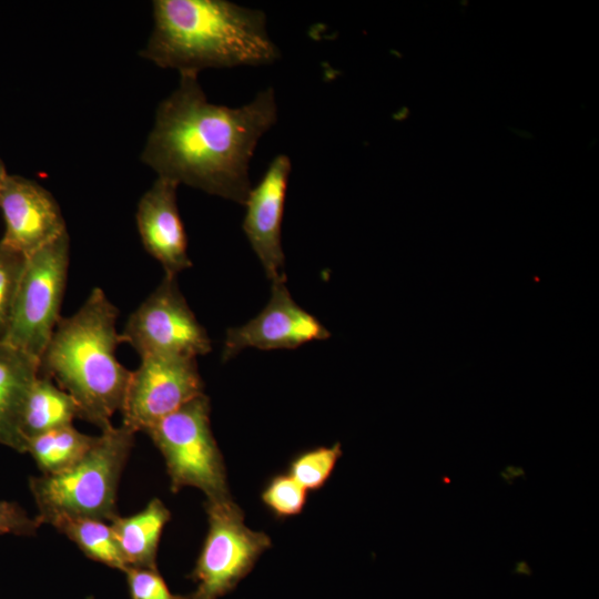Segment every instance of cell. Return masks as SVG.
<instances>
[{
    "mask_svg": "<svg viewBox=\"0 0 599 599\" xmlns=\"http://www.w3.org/2000/svg\"><path fill=\"white\" fill-rule=\"evenodd\" d=\"M276 121L272 87L230 108L209 102L196 74H180L177 88L156 109L141 160L159 177L244 205L251 159Z\"/></svg>",
    "mask_w": 599,
    "mask_h": 599,
    "instance_id": "6da1fadb",
    "label": "cell"
},
{
    "mask_svg": "<svg viewBox=\"0 0 599 599\" xmlns=\"http://www.w3.org/2000/svg\"><path fill=\"white\" fill-rule=\"evenodd\" d=\"M153 30L140 55L180 74L272 64L281 51L266 16L225 0L153 1Z\"/></svg>",
    "mask_w": 599,
    "mask_h": 599,
    "instance_id": "7a4b0ae2",
    "label": "cell"
},
{
    "mask_svg": "<svg viewBox=\"0 0 599 599\" xmlns=\"http://www.w3.org/2000/svg\"><path fill=\"white\" fill-rule=\"evenodd\" d=\"M119 311L104 291L92 288L82 306L60 318L40 359L39 373L77 403L79 418L110 428L121 412L131 370L116 358L123 343L116 331Z\"/></svg>",
    "mask_w": 599,
    "mask_h": 599,
    "instance_id": "3957f363",
    "label": "cell"
},
{
    "mask_svg": "<svg viewBox=\"0 0 599 599\" xmlns=\"http://www.w3.org/2000/svg\"><path fill=\"white\" fill-rule=\"evenodd\" d=\"M135 433L124 425L101 432L89 451L69 469L31 477L30 491L38 520L55 526L67 519L89 518L110 522L116 514L121 474Z\"/></svg>",
    "mask_w": 599,
    "mask_h": 599,
    "instance_id": "277c9868",
    "label": "cell"
},
{
    "mask_svg": "<svg viewBox=\"0 0 599 599\" xmlns=\"http://www.w3.org/2000/svg\"><path fill=\"white\" fill-rule=\"evenodd\" d=\"M210 399L202 394L162 418L145 434L164 457L171 490L195 487L206 500L230 497L226 470L210 423Z\"/></svg>",
    "mask_w": 599,
    "mask_h": 599,
    "instance_id": "5b68a950",
    "label": "cell"
},
{
    "mask_svg": "<svg viewBox=\"0 0 599 599\" xmlns=\"http://www.w3.org/2000/svg\"><path fill=\"white\" fill-rule=\"evenodd\" d=\"M69 256L68 232L27 256L4 343L40 359L61 318Z\"/></svg>",
    "mask_w": 599,
    "mask_h": 599,
    "instance_id": "8992f818",
    "label": "cell"
},
{
    "mask_svg": "<svg viewBox=\"0 0 599 599\" xmlns=\"http://www.w3.org/2000/svg\"><path fill=\"white\" fill-rule=\"evenodd\" d=\"M209 529L191 575L196 588L187 599H219L233 590L267 550L271 538L244 522L231 499L206 500Z\"/></svg>",
    "mask_w": 599,
    "mask_h": 599,
    "instance_id": "52a82bcc",
    "label": "cell"
},
{
    "mask_svg": "<svg viewBox=\"0 0 599 599\" xmlns=\"http://www.w3.org/2000/svg\"><path fill=\"white\" fill-rule=\"evenodd\" d=\"M121 337L141 358H196L212 349L205 328L177 287L176 276L169 275L130 315Z\"/></svg>",
    "mask_w": 599,
    "mask_h": 599,
    "instance_id": "ba28073f",
    "label": "cell"
},
{
    "mask_svg": "<svg viewBox=\"0 0 599 599\" xmlns=\"http://www.w3.org/2000/svg\"><path fill=\"white\" fill-rule=\"evenodd\" d=\"M196 358L146 356L131 370L121 408L123 423L134 433H145L203 393Z\"/></svg>",
    "mask_w": 599,
    "mask_h": 599,
    "instance_id": "9c48e42d",
    "label": "cell"
},
{
    "mask_svg": "<svg viewBox=\"0 0 599 599\" xmlns=\"http://www.w3.org/2000/svg\"><path fill=\"white\" fill-rule=\"evenodd\" d=\"M329 337V332L292 298L285 281L272 282L271 300L253 319L227 329L222 353L226 362L247 347L296 348Z\"/></svg>",
    "mask_w": 599,
    "mask_h": 599,
    "instance_id": "30bf717a",
    "label": "cell"
},
{
    "mask_svg": "<svg viewBox=\"0 0 599 599\" xmlns=\"http://www.w3.org/2000/svg\"><path fill=\"white\" fill-rule=\"evenodd\" d=\"M7 246L29 256L68 232L60 206L53 195L20 175L9 174L0 194Z\"/></svg>",
    "mask_w": 599,
    "mask_h": 599,
    "instance_id": "8fae6325",
    "label": "cell"
},
{
    "mask_svg": "<svg viewBox=\"0 0 599 599\" xmlns=\"http://www.w3.org/2000/svg\"><path fill=\"white\" fill-rule=\"evenodd\" d=\"M291 171L290 158L276 155L244 204V233L272 282L286 281L282 223Z\"/></svg>",
    "mask_w": 599,
    "mask_h": 599,
    "instance_id": "7c38bea8",
    "label": "cell"
},
{
    "mask_svg": "<svg viewBox=\"0 0 599 599\" xmlns=\"http://www.w3.org/2000/svg\"><path fill=\"white\" fill-rule=\"evenodd\" d=\"M177 186L158 176L140 199L136 210V226L142 244L169 276H176L192 266L186 233L177 209Z\"/></svg>",
    "mask_w": 599,
    "mask_h": 599,
    "instance_id": "4fadbf2b",
    "label": "cell"
},
{
    "mask_svg": "<svg viewBox=\"0 0 599 599\" xmlns=\"http://www.w3.org/2000/svg\"><path fill=\"white\" fill-rule=\"evenodd\" d=\"M39 374L38 358L0 342V445L19 453H27L21 423Z\"/></svg>",
    "mask_w": 599,
    "mask_h": 599,
    "instance_id": "5bb4252c",
    "label": "cell"
},
{
    "mask_svg": "<svg viewBox=\"0 0 599 599\" xmlns=\"http://www.w3.org/2000/svg\"><path fill=\"white\" fill-rule=\"evenodd\" d=\"M170 518L166 506L159 498H153L141 511L129 517L116 515L110 521L129 567L158 569V547Z\"/></svg>",
    "mask_w": 599,
    "mask_h": 599,
    "instance_id": "9a60e30c",
    "label": "cell"
},
{
    "mask_svg": "<svg viewBox=\"0 0 599 599\" xmlns=\"http://www.w3.org/2000/svg\"><path fill=\"white\" fill-rule=\"evenodd\" d=\"M79 418L74 399L53 380L39 374L23 410L21 433L27 440Z\"/></svg>",
    "mask_w": 599,
    "mask_h": 599,
    "instance_id": "2e32d148",
    "label": "cell"
},
{
    "mask_svg": "<svg viewBox=\"0 0 599 599\" xmlns=\"http://www.w3.org/2000/svg\"><path fill=\"white\" fill-rule=\"evenodd\" d=\"M97 437L68 425L29 439L27 453L32 456L42 475H54L75 465L93 446Z\"/></svg>",
    "mask_w": 599,
    "mask_h": 599,
    "instance_id": "e0dca14e",
    "label": "cell"
},
{
    "mask_svg": "<svg viewBox=\"0 0 599 599\" xmlns=\"http://www.w3.org/2000/svg\"><path fill=\"white\" fill-rule=\"evenodd\" d=\"M54 528L73 541L90 559L122 571L128 569L110 522L77 518L60 521Z\"/></svg>",
    "mask_w": 599,
    "mask_h": 599,
    "instance_id": "ac0fdd59",
    "label": "cell"
},
{
    "mask_svg": "<svg viewBox=\"0 0 599 599\" xmlns=\"http://www.w3.org/2000/svg\"><path fill=\"white\" fill-rule=\"evenodd\" d=\"M341 456L339 443L309 449L291 461L287 474L304 489L317 490L328 480Z\"/></svg>",
    "mask_w": 599,
    "mask_h": 599,
    "instance_id": "d6986e66",
    "label": "cell"
},
{
    "mask_svg": "<svg viewBox=\"0 0 599 599\" xmlns=\"http://www.w3.org/2000/svg\"><path fill=\"white\" fill-rule=\"evenodd\" d=\"M26 258L0 241V342L4 341L10 325Z\"/></svg>",
    "mask_w": 599,
    "mask_h": 599,
    "instance_id": "ffe728a7",
    "label": "cell"
},
{
    "mask_svg": "<svg viewBox=\"0 0 599 599\" xmlns=\"http://www.w3.org/2000/svg\"><path fill=\"white\" fill-rule=\"evenodd\" d=\"M306 491L291 475L281 474L268 481L261 497L275 516L291 517L302 512Z\"/></svg>",
    "mask_w": 599,
    "mask_h": 599,
    "instance_id": "44dd1931",
    "label": "cell"
},
{
    "mask_svg": "<svg viewBox=\"0 0 599 599\" xmlns=\"http://www.w3.org/2000/svg\"><path fill=\"white\" fill-rule=\"evenodd\" d=\"M124 572L131 599H187L173 595L158 569L129 567Z\"/></svg>",
    "mask_w": 599,
    "mask_h": 599,
    "instance_id": "7402d4cb",
    "label": "cell"
},
{
    "mask_svg": "<svg viewBox=\"0 0 599 599\" xmlns=\"http://www.w3.org/2000/svg\"><path fill=\"white\" fill-rule=\"evenodd\" d=\"M40 526L38 518H31L17 502L0 501V535L32 536Z\"/></svg>",
    "mask_w": 599,
    "mask_h": 599,
    "instance_id": "603a6c76",
    "label": "cell"
},
{
    "mask_svg": "<svg viewBox=\"0 0 599 599\" xmlns=\"http://www.w3.org/2000/svg\"><path fill=\"white\" fill-rule=\"evenodd\" d=\"M9 173L6 170L4 163L0 159V194L6 185Z\"/></svg>",
    "mask_w": 599,
    "mask_h": 599,
    "instance_id": "cb8c5ba5",
    "label": "cell"
}]
</instances>
